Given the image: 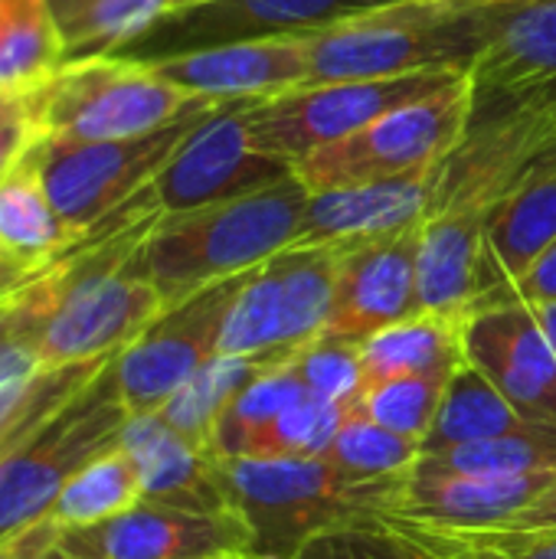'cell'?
Listing matches in <instances>:
<instances>
[{
  "instance_id": "cb8c5ba5",
  "label": "cell",
  "mask_w": 556,
  "mask_h": 559,
  "mask_svg": "<svg viewBox=\"0 0 556 559\" xmlns=\"http://www.w3.org/2000/svg\"><path fill=\"white\" fill-rule=\"evenodd\" d=\"M413 559H556V531L452 527L383 511L367 521Z\"/></svg>"
},
{
  "instance_id": "603a6c76",
  "label": "cell",
  "mask_w": 556,
  "mask_h": 559,
  "mask_svg": "<svg viewBox=\"0 0 556 559\" xmlns=\"http://www.w3.org/2000/svg\"><path fill=\"white\" fill-rule=\"evenodd\" d=\"M465 318L419 311L360 344V386L456 370L465 364Z\"/></svg>"
},
{
  "instance_id": "9a60e30c",
  "label": "cell",
  "mask_w": 556,
  "mask_h": 559,
  "mask_svg": "<svg viewBox=\"0 0 556 559\" xmlns=\"http://www.w3.org/2000/svg\"><path fill=\"white\" fill-rule=\"evenodd\" d=\"M472 75V115L556 105V0H511Z\"/></svg>"
},
{
  "instance_id": "4fadbf2b",
  "label": "cell",
  "mask_w": 556,
  "mask_h": 559,
  "mask_svg": "<svg viewBox=\"0 0 556 559\" xmlns=\"http://www.w3.org/2000/svg\"><path fill=\"white\" fill-rule=\"evenodd\" d=\"M419 239L423 223L383 236L334 242L338 285L321 337L360 347L377 331L419 314Z\"/></svg>"
},
{
  "instance_id": "ac0fdd59",
  "label": "cell",
  "mask_w": 556,
  "mask_h": 559,
  "mask_svg": "<svg viewBox=\"0 0 556 559\" xmlns=\"http://www.w3.org/2000/svg\"><path fill=\"white\" fill-rule=\"evenodd\" d=\"M442 164L446 157L403 177L308 193L295 246H334L423 223L433 210L442 180Z\"/></svg>"
},
{
  "instance_id": "1f68e13d",
  "label": "cell",
  "mask_w": 556,
  "mask_h": 559,
  "mask_svg": "<svg viewBox=\"0 0 556 559\" xmlns=\"http://www.w3.org/2000/svg\"><path fill=\"white\" fill-rule=\"evenodd\" d=\"M456 370L416 373V377H400V380L360 386L357 396L351 400V406L360 409L364 416H370L374 423H380L383 429H390V432H397V436H403L423 449Z\"/></svg>"
},
{
  "instance_id": "4dcf8cb0",
  "label": "cell",
  "mask_w": 556,
  "mask_h": 559,
  "mask_svg": "<svg viewBox=\"0 0 556 559\" xmlns=\"http://www.w3.org/2000/svg\"><path fill=\"white\" fill-rule=\"evenodd\" d=\"M301 396H305V386L292 360L262 370L220 419L213 432V452L220 459H256L275 419Z\"/></svg>"
},
{
  "instance_id": "7a4b0ae2",
  "label": "cell",
  "mask_w": 556,
  "mask_h": 559,
  "mask_svg": "<svg viewBox=\"0 0 556 559\" xmlns=\"http://www.w3.org/2000/svg\"><path fill=\"white\" fill-rule=\"evenodd\" d=\"M308 187L292 174L265 190L187 210L161 213L134 262L167 305L242 275L295 246Z\"/></svg>"
},
{
  "instance_id": "4316f807",
  "label": "cell",
  "mask_w": 556,
  "mask_h": 559,
  "mask_svg": "<svg viewBox=\"0 0 556 559\" xmlns=\"http://www.w3.org/2000/svg\"><path fill=\"white\" fill-rule=\"evenodd\" d=\"M62 62L66 52L52 3L0 0V92H33Z\"/></svg>"
},
{
  "instance_id": "8fae6325",
  "label": "cell",
  "mask_w": 556,
  "mask_h": 559,
  "mask_svg": "<svg viewBox=\"0 0 556 559\" xmlns=\"http://www.w3.org/2000/svg\"><path fill=\"white\" fill-rule=\"evenodd\" d=\"M390 3L403 0H206L167 10L118 56L147 62L242 39L308 36Z\"/></svg>"
},
{
  "instance_id": "7dc6e473",
  "label": "cell",
  "mask_w": 556,
  "mask_h": 559,
  "mask_svg": "<svg viewBox=\"0 0 556 559\" xmlns=\"http://www.w3.org/2000/svg\"><path fill=\"white\" fill-rule=\"evenodd\" d=\"M190 3H206V0H170V10L174 7H190Z\"/></svg>"
},
{
  "instance_id": "d4e9b609",
  "label": "cell",
  "mask_w": 556,
  "mask_h": 559,
  "mask_svg": "<svg viewBox=\"0 0 556 559\" xmlns=\"http://www.w3.org/2000/svg\"><path fill=\"white\" fill-rule=\"evenodd\" d=\"M269 367H275V360H269V357L216 354L157 413L184 439H190L203 449H213V432H216L220 419L226 416V409Z\"/></svg>"
},
{
  "instance_id": "3957f363",
  "label": "cell",
  "mask_w": 556,
  "mask_h": 559,
  "mask_svg": "<svg viewBox=\"0 0 556 559\" xmlns=\"http://www.w3.org/2000/svg\"><path fill=\"white\" fill-rule=\"evenodd\" d=\"M220 475L252 534V550L265 559H292L315 537L393 511L403 481V475L360 481L328 459H220Z\"/></svg>"
},
{
  "instance_id": "ab89813d",
  "label": "cell",
  "mask_w": 556,
  "mask_h": 559,
  "mask_svg": "<svg viewBox=\"0 0 556 559\" xmlns=\"http://www.w3.org/2000/svg\"><path fill=\"white\" fill-rule=\"evenodd\" d=\"M495 527H508V531H556V475L554 481L534 495L514 518L495 524Z\"/></svg>"
},
{
  "instance_id": "44dd1931",
  "label": "cell",
  "mask_w": 556,
  "mask_h": 559,
  "mask_svg": "<svg viewBox=\"0 0 556 559\" xmlns=\"http://www.w3.org/2000/svg\"><path fill=\"white\" fill-rule=\"evenodd\" d=\"M556 472L524 478H469V475H426L410 468L400 481L393 514L452 527H495L514 518L534 495H541Z\"/></svg>"
},
{
  "instance_id": "7bdbcfd3",
  "label": "cell",
  "mask_w": 556,
  "mask_h": 559,
  "mask_svg": "<svg viewBox=\"0 0 556 559\" xmlns=\"http://www.w3.org/2000/svg\"><path fill=\"white\" fill-rule=\"evenodd\" d=\"M13 308H16V295L7 298V301H0V341L7 337V331H10V324H13Z\"/></svg>"
},
{
  "instance_id": "ffe728a7",
  "label": "cell",
  "mask_w": 556,
  "mask_h": 559,
  "mask_svg": "<svg viewBox=\"0 0 556 559\" xmlns=\"http://www.w3.org/2000/svg\"><path fill=\"white\" fill-rule=\"evenodd\" d=\"M556 242V144L544 151L518 183L498 200L485 226L482 265H478V292L518 278L544 249ZM472 301V305H475Z\"/></svg>"
},
{
  "instance_id": "7402d4cb",
  "label": "cell",
  "mask_w": 556,
  "mask_h": 559,
  "mask_svg": "<svg viewBox=\"0 0 556 559\" xmlns=\"http://www.w3.org/2000/svg\"><path fill=\"white\" fill-rule=\"evenodd\" d=\"M85 236L59 216L29 154L0 180V255L7 262L26 272H43Z\"/></svg>"
},
{
  "instance_id": "e575fe53",
  "label": "cell",
  "mask_w": 556,
  "mask_h": 559,
  "mask_svg": "<svg viewBox=\"0 0 556 559\" xmlns=\"http://www.w3.org/2000/svg\"><path fill=\"white\" fill-rule=\"evenodd\" d=\"M305 393L331 403H351L360 390V347L334 337H318L292 357Z\"/></svg>"
},
{
  "instance_id": "9c48e42d",
  "label": "cell",
  "mask_w": 556,
  "mask_h": 559,
  "mask_svg": "<svg viewBox=\"0 0 556 559\" xmlns=\"http://www.w3.org/2000/svg\"><path fill=\"white\" fill-rule=\"evenodd\" d=\"M459 79L462 72H419L397 79L301 85L272 98L242 102V124L256 151L295 167L311 151L351 138L380 115L436 95Z\"/></svg>"
},
{
  "instance_id": "83f0119b",
  "label": "cell",
  "mask_w": 556,
  "mask_h": 559,
  "mask_svg": "<svg viewBox=\"0 0 556 559\" xmlns=\"http://www.w3.org/2000/svg\"><path fill=\"white\" fill-rule=\"evenodd\" d=\"M524 423L528 419L518 416V409L501 396V390L465 360L449 380V390L442 396L436 423L423 442V455L459 449V445L482 442V439H495Z\"/></svg>"
},
{
  "instance_id": "5b68a950",
  "label": "cell",
  "mask_w": 556,
  "mask_h": 559,
  "mask_svg": "<svg viewBox=\"0 0 556 559\" xmlns=\"http://www.w3.org/2000/svg\"><path fill=\"white\" fill-rule=\"evenodd\" d=\"M46 138L125 141L167 128L197 98L161 79L147 62L98 56L62 62L33 88Z\"/></svg>"
},
{
  "instance_id": "484cf974",
  "label": "cell",
  "mask_w": 556,
  "mask_h": 559,
  "mask_svg": "<svg viewBox=\"0 0 556 559\" xmlns=\"http://www.w3.org/2000/svg\"><path fill=\"white\" fill-rule=\"evenodd\" d=\"M413 468L426 475H469V478H524V475L556 472V426L524 423L495 439L419 455Z\"/></svg>"
},
{
  "instance_id": "ee69618b",
  "label": "cell",
  "mask_w": 556,
  "mask_h": 559,
  "mask_svg": "<svg viewBox=\"0 0 556 559\" xmlns=\"http://www.w3.org/2000/svg\"><path fill=\"white\" fill-rule=\"evenodd\" d=\"M203 559H265V557H259L256 550H239V554H216V557H203Z\"/></svg>"
},
{
  "instance_id": "2e32d148",
  "label": "cell",
  "mask_w": 556,
  "mask_h": 559,
  "mask_svg": "<svg viewBox=\"0 0 556 559\" xmlns=\"http://www.w3.org/2000/svg\"><path fill=\"white\" fill-rule=\"evenodd\" d=\"M465 360L482 370L528 423L556 426V354L524 305L465 318Z\"/></svg>"
},
{
  "instance_id": "7c38bea8",
  "label": "cell",
  "mask_w": 556,
  "mask_h": 559,
  "mask_svg": "<svg viewBox=\"0 0 556 559\" xmlns=\"http://www.w3.org/2000/svg\"><path fill=\"white\" fill-rule=\"evenodd\" d=\"M292 174V164L252 147L242 124V102H223L180 141L151 180V193L167 216L265 190Z\"/></svg>"
},
{
  "instance_id": "d590c367",
  "label": "cell",
  "mask_w": 556,
  "mask_h": 559,
  "mask_svg": "<svg viewBox=\"0 0 556 559\" xmlns=\"http://www.w3.org/2000/svg\"><path fill=\"white\" fill-rule=\"evenodd\" d=\"M505 305H524V308H537V305H556V242L551 249H544L518 278L492 288L488 295H482L469 314L485 311V308H505Z\"/></svg>"
},
{
  "instance_id": "836d02e7",
  "label": "cell",
  "mask_w": 556,
  "mask_h": 559,
  "mask_svg": "<svg viewBox=\"0 0 556 559\" xmlns=\"http://www.w3.org/2000/svg\"><path fill=\"white\" fill-rule=\"evenodd\" d=\"M351 403H331L305 393L295 400L262 439L256 459H324Z\"/></svg>"
},
{
  "instance_id": "bcb514c9",
  "label": "cell",
  "mask_w": 556,
  "mask_h": 559,
  "mask_svg": "<svg viewBox=\"0 0 556 559\" xmlns=\"http://www.w3.org/2000/svg\"><path fill=\"white\" fill-rule=\"evenodd\" d=\"M46 559H75V557H72V554H66V550H62V544H59V547H56V550H52Z\"/></svg>"
},
{
  "instance_id": "8d00e7d4",
  "label": "cell",
  "mask_w": 556,
  "mask_h": 559,
  "mask_svg": "<svg viewBox=\"0 0 556 559\" xmlns=\"http://www.w3.org/2000/svg\"><path fill=\"white\" fill-rule=\"evenodd\" d=\"M46 138L33 92L10 95L0 105V180Z\"/></svg>"
},
{
  "instance_id": "ba28073f",
  "label": "cell",
  "mask_w": 556,
  "mask_h": 559,
  "mask_svg": "<svg viewBox=\"0 0 556 559\" xmlns=\"http://www.w3.org/2000/svg\"><path fill=\"white\" fill-rule=\"evenodd\" d=\"M220 102L197 98L177 121L161 131L125 141H56L43 138L29 160L39 170L59 216L75 233H92L125 203H131L157 170L170 160L180 141L216 108Z\"/></svg>"
},
{
  "instance_id": "f1b7e54d",
  "label": "cell",
  "mask_w": 556,
  "mask_h": 559,
  "mask_svg": "<svg viewBox=\"0 0 556 559\" xmlns=\"http://www.w3.org/2000/svg\"><path fill=\"white\" fill-rule=\"evenodd\" d=\"M167 10H170V0H79L72 3L69 10L56 16L66 62L125 52Z\"/></svg>"
},
{
  "instance_id": "30bf717a",
  "label": "cell",
  "mask_w": 556,
  "mask_h": 559,
  "mask_svg": "<svg viewBox=\"0 0 556 559\" xmlns=\"http://www.w3.org/2000/svg\"><path fill=\"white\" fill-rule=\"evenodd\" d=\"M242 275L223 278L167 305L115 357L118 390L131 416L157 413L206 360L220 354L223 324Z\"/></svg>"
},
{
  "instance_id": "6da1fadb",
  "label": "cell",
  "mask_w": 556,
  "mask_h": 559,
  "mask_svg": "<svg viewBox=\"0 0 556 559\" xmlns=\"http://www.w3.org/2000/svg\"><path fill=\"white\" fill-rule=\"evenodd\" d=\"M511 0H403L301 36L308 82L469 75Z\"/></svg>"
},
{
  "instance_id": "5bb4252c",
  "label": "cell",
  "mask_w": 556,
  "mask_h": 559,
  "mask_svg": "<svg viewBox=\"0 0 556 559\" xmlns=\"http://www.w3.org/2000/svg\"><path fill=\"white\" fill-rule=\"evenodd\" d=\"M59 544L75 559H203L252 550V534L239 514H193L141 501L105 524L62 531Z\"/></svg>"
},
{
  "instance_id": "f546056e",
  "label": "cell",
  "mask_w": 556,
  "mask_h": 559,
  "mask_svg": "<svg viewBox=\"0 0 556 559\" xmlns=\"http://www.w3.org/2000/svg\"><path fill=\"white\" fill-rule=\"evenodd\" d=\"M141 501H144V491H141L138 465L131 462V455L121 445H115L105 455H98L95 462H88L62 488L49 518L62 531H79V527L105 524V521L131 511Z\"/></svg>"
},
{
  "instance_id": "60d3db41",
  "label": "cell",
  "mask_w": 556,
  "mask_h": 559,
  "mask_svg": "<svg viewBox=\"0 0 556 559\" xmlns=\"http://www.w3.org/2000/svg\"><path fill=\"white\" fill-rule=\"evenodd\" d=\"M36 275H39V272H26V269H20V265L7 262V259L0 255V301H7V298L20 295V292H23Z\"/></svg>"
},
{
  "instance_id": "e0dca14e",
  "label": "cell",
  "mask_w": 556,
  "mask_h": 559,
  "mask_svg": "<svg viewBox=\"0 0 556 559\" xmlns=\"http://www.w3.org/2000/svg\"><path fill=\"white\" fill-rule=\"evenodd\" d=\"M147 66L190 98H210L220 105L272 98L308 82V49L301 36L223 43L180 56L147 59Z\"/></svg>"
},
{
  "instance_id": "c3c4849f",
  "label": "cell",
  "mask_w": 556,
  "mask_h": 559,
  "mask_svg": "<svg viewBox=\"0 0 556 559\" xmlns=\"http://www.w3.org/2000/svg\"><path fill=\"white\" fill-rule=\"evenodd\" d=\"M7 98H10V95H7V92H0V105H3V102H7Z\"/></svg>"
},
{
  "instance_id": "74e56055",
  "label": "cell",
  "mask_w": 556,
  "mask_h": 559,
  "mask_svg": "<svg viewBox=\"0 0 556 559\" xmlns=\"http://www.w3.org/2000/svg\"><path fill=\"white\" fill-rule=\"evenodd\" d=\"M292 559H413L397 540L380 534L377 527H351L338 534L315 537Z\"/></svg>"
},
{
  "instance_id": "52a82bcc",
  "label": "cell",
  "mask_w": 556,
  "mask_h": 559,
  "mask_svg": "<svg viewBox=\"0 0 556 559\" xmlns=\"http://www.w3.org/2000/svg\"><path fill=\"white\" fill-rule=\"evenodd\" d=\"M338 246H288L242 275L229 305L220 354L288 364L315 344L331 318Z\"/></svg>"
},
{
  "instance_id": "f6af8a7d",
  "label": "cell",
  "mask_w": 556,
  "mask_h": 559,
  "mask_svg": "<svg viewBox=\"0 0 556 559\" xmlns=\"http://www.w3.org/2000/svg\"><path fill=\"white\" fill-rule=\"evenodd\" d=\"M49 3H52V10H56V16H59L62 10H69V7H72V3H79V0H49Z\"/></svg>"
},
{
  "instance_id": "f35d334b",
  "label": "cell",
  "mask_w": 556,
  "mask_h": 559,
  "mask_svg": "<svg viewBox=\"0 0 556 559\" xmlns=\"http://www.w3.org/2000/svg\"><path fill=\"white\" fill-rule=\"evenodd\" d=\"M62 540V527L52 518H43L16 534L0 537V559H46Z\"/></svg>"
},
{
  "instance_id": "8992f818",
  "label": "cell",
  "mask_w": 556,
  "mask_h": 559,
  "mask_svg": "<svg viewBox=\"0 0 556 559\" xmlns=\"http://www.w3.org/2000/svg\"><path fill=\"white\" fill-rule=\"evenodd\" d=\"M469 121L472 75H462L436 95L380 115L351 138L311 151L295 164V177L308 187V193L403 177L449 157L465 138Z\"/></svg>"
},
{
  "instance_id": "d6986e66",
  "label": "cell",
  "mask_w": 556,
  "mask_h": 559,
  "mask_svg": "<svg viewBox=\"0 0 556 559\" xmlns=\"http://www.w3.org/2000/svg\"><path fill=\"white\" fill-rule=\"evenodd\" d=\"M118 445L138 465L147 504L193 514H236L223 488L220 455L174 432L161 413L131 416Z\"/></svg>"
},
{
  "instance_id": "d6a6232c",
  "label": "cell",
  "mask_w": 556,
  "mask_h": 559,
  "mask_svg": "<svg viewBox=\"0 0 556 559\" xmlns=\"http://www.w3.org/2000/svg\"><path fill=\"white\" fill-rule=\"evenodd\" d=\"M419 455H423V449L416 442L383 429L380 423H374L370 416H364L354 406H347V416H344L331 449L324 452V459L334 468H341L344 475L360 478V481L400 478L419 462Z\"/></svg>"
},
{
  "instance_id": "b9f144b4",
  "label": "cell",
  "mask_w": 556,
  "mask_h": 559,
  "mask_svg": "<svg viewBox=\"0 0 556 559\" xmlns=\"http://www.w3.org/2000/svg\"><path fill=\"white\" fill-rule=\"evenodd\" d=\"M531 311H534L541 331L547 334V341H551V347H554L556 354V305H537V308H531Z\"/></svg>"
},
{
  "instance_id": "277c9868",
  "label": "cell",
  "mask_w": 556,
  "mask_h": 559,
  "mask_svg": "<svg viewBox=\"0 0 556 559\" xmlns=\"http://www.w3.org/2000/svg\"><path fill=\"white\" fill-rule=\"evenodd\" d=\"M131 413L121 400L115 360L75 396L36 423L0 462V537L49 518L62 488L121 442Z\"/></svg>"
}]
</instances>
